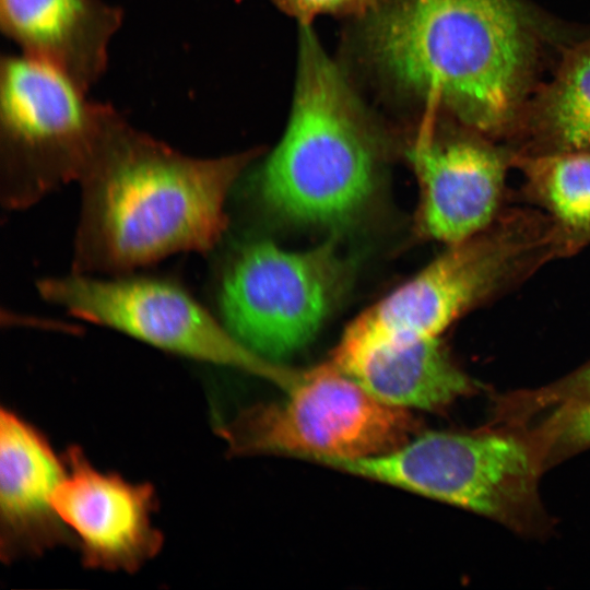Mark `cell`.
<instances>
[{"label": "cell", "instance_id": "1", "mask_svg": "<svg viewBox=\"0 0 590 590\" xmlns=\"http://www.w3.org/2000/svg\"><path fill=\"white\" fill-rule=\"evenodd\" d=\"M255 155L189 156L119 115L81 179L74 272L123 275L211 250L227 226V196Z\"/></svg>", "mask_w": 590, "mask_h": 590}, {"label": "cell", "instance_id": "2", "mask_svg": "<svg viewBox=\"0 0 590 590\" xmlns=\"http://www.w3.org/2000/svg\"><path fill=\"white\" fill-rule=\"evenodd\" d=\"M370 42L400 83L475 132L510 130L530 57L511 0H394L374 17Z\"/></svg>", "mask_w": 590, "mask_h": 590}, {"label": "cell", "instance_id": "3", "mask_svg": "<svg viewBox=\"0 0 590 590\" xmlns=\"http://www.w3.org/2000/svg\"><path fill=\"white\" fill-rule=\"evenodd\" d=\"M379 146L339 68L303 24L286 130L259 176L264 204L298 224L337 225L366 205Z\"/></svg>", "mask_w": 590, "mask_h": 590}, {"label": "cell", "instance_id": "4", "mask_svg": "<svg viewBox=\"0 0 590 590\" xmlns=\"http://www.w3.org/2000/svg\"><path fill=\"white\" fill-rule=\"evenodd\" d=\"M446 246L417 274L358 315L332 356L440 338L457 320L511 292L556 257L547 224L519 205Z\"/></svg>", "mask_w": 590, "mask_h": 590}, {"label": "cell", "instance_id": "5", "mask_svg": "<svg viewBox=\"0 0 590 590\" xmlns=\"http://www.w3.org/2000/svg\"><path fill=\"white\" fill-rule=\"evenodd\" d=\"M57 68L24 54L0 62L1 199L27 208L84 177L119 114Z\"/></svg>", "mask_w": 590, "mask_h": 590}, {"label": "cell", "instance_id": "6", "mask_svg": "<svg viewBox=\"0 0 590 590\" xmlns=\"http://www.w3.org/2000/svg\"><path fill=\"white\" fill-rule=\"evenodd\" d=\"M284 392L281 400L246 408L219 428L229 452L326 464L386 453L416 429L409 410L378 400L331 362L300 371Z\"/></svg>", "mask_w": 590, "mask_h": 590}, {"label": "cell", "instance_id": "7", "mask_svg": "<svg viewBox=\"0 0 590 590\" xmlns=\"http://www.w3.org/2000/svg\"><path fill=\"white\" fill-rule=\"evenodd\" d=\"M37 287L45 300L70 315L168 353L247 371L283 390L299 375L249 350L173 280L130 274L103 279L74 272L43 279Z\"/></svg>", "mask_w": 590, "mask_h": 590}, {"label": "cell", "instance_id": "8", "mask_svg": "<svg viewBox=\"0 0 590 590\" xmlns=\"http://www.w3.org/2000/svg\"><path fill=\"white\" fill-rule=\"evenodd\" d=\"M324 465L516 523L531 511L538 462L518 438L427 432L386 453Z\"/></svg>", "mask_w": 590, "mask_h": 590}, {"label": "cell", "instance_id": "9", "mask_svg": "<svg viewBox=\"0 0 590 590\" xmlns=\"http://www.w3.org/2000/svg\"><path fill=\"white\" fill-rule=\"evenodd\" d=\"M343 281L344 267L331 243L292 251L257 241L244 247L223 274L222 321L249 350L278 363L316 335Z\"/></svg>", "mask_w": 590, "mask_h": 590}, {"label": "cell", "instance_id": "10", "mask_svg": "<svg viewBox=\"0 0 590 590\" xmlns=\"http://www.w3.org/2000/svg\"><path fill=\"white\" fill-rule=\"evenodd\" d=\"M66 474L54 504L87 568L134 573L155 557L163 535L153 524L154 487L96 469L76 446L64 455Z\"/></svg>", "mask_w": 590, "mask_h": 590}, {"label": "cell", "instance_id": "11", "mask_svg": "<svg viewBox=\"0 0 590 590\" xmlns=\"http://www.w3.org/2000/svg\"><path fill=\"white\" fill-rule=\"evenodd\" d=\"M514 154L482 137L422 133L408 153L420 191L417 234L450 245L491 224L511 200Z\"/></svg>", "mask_w": 590, "mask_h": 590}, {"label": "cell", "instance_id": "12", "mask_svg": "<svg viewBox=\"0 0 590 590\" xmlns=\"http://www.w3.org/2000/svg\"><path fill=\"white\" fill-rule=\"evenodd\" d=\"M66 474L61 459L35 426L13 411L0 413V557H36L69 543L71 533L54 498Z\"/></svg>", "mask_w": 590, "mask_h": 590}, {"label": "cell", "instance_id": "13", "mask_svg": "<svg viewBox=\"0 0 590 590\" xmlns=\"http://www.w3.org/2000/svg\"><path fill=\"white\" fill-rule=\"evenodd\" d=\"M122 10L104 0H0V26L21 54L88 91L105 73Z\"/></svg>", "mask_w": 590, "mask_h": 590}, {"label": "cell", "instance_id": "14", "mask_svg": "<svg viewBox=\"0 0 590 590\" xmlns=\"http://www.w3.org/2000/svg\"><path fill=\"white\" fill-rule=\"evenodd\" d=\"M330 362L378 400L409 411H436L474 389L440 338L332 356Z\"/></svg>", "mask_w": 590, "mask_h": 590}, {"label": "cell", "instance_id": "15", "mask_svg": "<svg viewBox=\"0 0 590 590\" xmlns=\"http://www.w3.org/2000/svg\"><path fill=\"white\" fill-rule=\"evenodd\" d=\"M522 175L514 198L550 217L569 257L590 246V151L515 153Z\"/></svg>", "mask_w": 590, "mask_h": 590}, {"label": "cell", "instance_id": "16", "mask_svg": "<svg viewBox=\"0 0 590 590\" xmlns=\"http://www.w3.org/2000/svg\"><path fill=\"white\" fill-rule=\"evenodd\" d=\"M519 154L590 151V40L574 50L544 94Z\"/></svg>", "mask_w": 590, "mask_h": 590}, {"label": "cell", "instance_id": "17", "mask_svg": "<svg viewBox=\"0 0 590 590\" xmlns=\"http://www.w3.org/2000/svg\"><path fill=\"white\" fill-rule=\"evenodd\" d=\"M554 441L565 448L590 446V402L564 405L554 422Z\"/></svg>", "mask_w": 590, "mask_h": 590}, {"label": "cell", "instance_id": "18", "mask_svg": "<svg viewBox=\"0 0 590 590\" xmlns=\"http://www.w3.org/2000/svg\"><path fill=\"white\" fill-rule=\"evenodd\" d=\"M285 13L296 17L302 24H308L321 14H341L364 12L376 0H270Z\"/></svg>", "mask_w": 590, "mask_h": 590}, {"label": "cell", "instance_id": "19", "mask_svg": "<svg viewBox=\"0 0 590 590\" xmlns=\"http://www.w3.org/2000/svg\"><path fill=\"white\" fill-rule=\"evenodd\" d=\"M574 382L577 391L590 400V362L575 371Z\"/></svg>", "mask_w": 590, "mask_h": 590}]
</instances>
